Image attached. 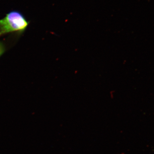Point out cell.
Masks as SVG:
<instances>
[{
	"label": "cell",
	"instance_id": "1",
	"mask_svg": "<svg viewBox=\"0 0 154 154\" xmlns=\"http://www.w3.org/2000/svg\"><path fill=\"white\" fill-rule=\"evenodd\" d=\"M29 23L21 12L10 11L4 18L0 19V38L10 33L19 37L25 33Z\"/></svg>",
	"mask_w": 154,
	"mask_h": 154
},
{
	"label": "cell",
	"instance_id": "2",
	"mask_svg": "<svg viewBox=\"0 0 154 154\" xmlns=\"http://www.w3.org/2000/svg\"><path fill=\"white\" fill-rule=\"evenodd\" d=\"M7 50V45L4 42L0 41V57L6 52Z\"/></svg>",
	"mask_w": 154,
	"mask_h": 154
}]
</instances>
